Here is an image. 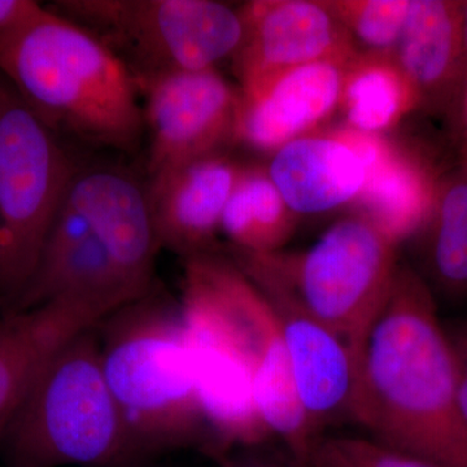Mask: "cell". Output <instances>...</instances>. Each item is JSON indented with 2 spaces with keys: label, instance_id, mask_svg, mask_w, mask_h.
Wrapping results in <instances>:
<instances>
[{
  "label": "cell",
  "instance_id": "obj_11",
  "mask_svg": "<svg viewBox=\"0 0 467 467\" xmlns=\"http://www.w3.org/2000/svg\"><path fill=\"white\" fill-rule=\"evenodd\" d=\"M66 201L109 252L131 299L143 296L158 284L155 265L161 248L146 181L125 165L79 161Z\"/></svg>",
  "mask_w": 467,
  "mask_h": 467
},
{
  "label": "cell",
  "instance_id": "obj_7",
  "mask_svg": "<svg viewBox=\"0 0 467 467\" xmlns=\"http://www.w3.org/2000/svg\"><path fill=\"white\" fill-rule=\"evenodd\" d=\"M79 161L0 76V304L32 278Z\"/></svg>",
  "mask_w": 467,
  "mask_h": 467
},
{
  "label": "cell",
  "instance_id": "obj_14",
  "mask_svg": "<svg viewBox=\"0 0 467 467\" xmlns=\"http://www.w3.org/2000/svg\"><path fill=\"white\" fill-rule=\"evenodd\" d=\"M241 169L242 164L223 152L147 178L160 248L181 260L217 251L223 211Z\"/></svg>",
  "mask_w": 467,
  "mask_h": 467
},
{
  "label": "cell",
  "instance_id": "obj_28",
  "mask_svg": "<svg viewBox=\"0 0 467 467\" xmlns=\"http://www.w3.org/2000/svg\"><path fill=\"white\" fill-rule=\"evenodd\" d=\"M39 5L33 0H0V33L23 20Z\"/></svg>",
  "mask_w": 467,
  "mask_h": 467
},
{
  "label": "cell",
  "instance_id": "obj_22",
  "mask_svg": "<svg viewBox=\"0 0 467 467\" xmlns=\"http://www.w3.org/2000/svg\"><path fill=\"white\" fill-rule=\"evenodd\" d=\"M416 238L422 244L427 287L451 299L467 295V160L441 178L431 216ZM414 238V239H416Z\"/></svg>",
  "mask_w": 467,
  "mask_h": 467
},
{
  "label": "cell",
  "instance_id": "obj_9",
  "mask_svg": "<svg viewBox=\"0 0 467 467\" xmlns=\"http://www.w3.org/2000/svg\"><path fill=\"white\" fill-rule=\"evenodd\" d=\"M138 90L149 135L147 177L236 143L241 92L217 69L169 73L147 79Z\"/></svg>",
  "mask_w": 467,
  "mask_h": 467
},
{
  "label": "cell",
  "instance_id": "obj_13",
  "mask_svg": "<svg viewBox=\"0 0 467 467\" xmlns=\"http://www.w3.org/2000/svg\"><path fill=\"white\" fill-rule=\"evenodd\" d=\"M247 276L275 312L301 407L310 429L322 438V427L350 420L358 361L348 346L290 292L260 276Z\"/></svg>",
  "mask_w": 467,
  "mask_h": 467
},
{
  "label": "cell",
  "instance_id": "obj_16",
  "mask_svg": "<svg viewBox=\"0 0 467 467\" xmlns=\"http://www.w3.org/2000/svg\"><path fill=\"white\" fill-rule=\"evenodd\" d=\"M57 299L91 301L113 310L133 301L109 252L67 201L55 218L32 278L5 310L30 309Z\"/></svg>",
  "mask_w": 467,
  "mask_h": 467
},
{
  "label": "cell",
  "instance_id": "obj_24",
  "mask_svg": "<svg viewBox=\"0 0 467 467\" xmlns=\"http://www.w3.org/2000/svg\"><path fill=\"white\" fill-rule=\"evenodd\" d=\"M325 5L358 50L364 47L362 54H395L409 0H334Z\"/></svg>",
  "mask_w": 467,
  "mask_h": 467
},
{
  "label": "cell",
  "instance_id": "obj_4",
  "mask_svg": "<svg viewBox=\"0 0 467 467\" xmlns=\"http://www.w3.org/2000/svg\"><path fill=\"white\" fill-rule=\"evenodd\" d=\"M95 326L58 353L8 420L5 467H146L104 377Z\"/></svg>",
  "mask_w": 467,
  "mask_h": 467
},
{
  "label": "cell",
  "instance_id": "obj_2",
  "mask_svg": "<svg viewBox=\"0 0 467 467\" xmlns=\"http://www.w3.org/2000/svg\"><path fill=\"white\" fill-rule=\"evenodd\" d=\"M0 76L60 138L128 153L142 140L140 94L128 67L45 5L0 33Z\"/></svg>",
  "mask_w": 467,
  "mask_h": 467
},
{
  "label": "cell",
  "instance_id": "obj_23",
  "mask_svg": "<svg viewBox=\"0 0 467 467\" xmlns=\"http://www.w3.org/2000/svg\"><path fill=\"white\" fill-rule=\"evenodd\" d=\"M296 213L288 208L264 165H242L223 211L221 233L230 247L251 254L281 251L296 226Z\"/></svg>",
  "mask_w": 467,
  "mask_h": 467
},
{
  "label": "cell",
  "instance_id": "obj_15",
  "mask_svg": "<svg viewBox=\"0 0 467 467\" xmlns=\"http://www.w3.org/2000/svg\"><path fill=\"white\" fill-rule=\"evenodd\" d=\"M339 61H318L281 73L241 92L236 143L261 152H275L339 109L344 70Z\"/></svg>",
  "mask_w": 467,
  "mask_h": 467
},
{
  "label": "cell",
  "instance_id": "obj_8",
  "mask_svg": "<svg viewBox=\"0 0 467 467\" xmlns=\"http://www.w3.org/2000/svg\"><path fill=\"white\" fill-rule=\"evenodd\" d=\"M180 304L208 454L260 447L272 432L261 416L247 339L227 306L208 254L182 260Z\"/></svg>",
  "mask_w": 467,
  "mask_h": 467
},
{
  "label": "cell",
  "instance_id": "obj_10",
  "mask_svg": "<svg viewBox=\"0 0 467 467\" xmlns=\"http://www.w3.org/2000/svg\"><path fill=\"white\" fill-rule=\"evenodd\" d=\"M211 260L221 292L247 339L261 416L272 435L284 442L294 463L309 467L321 438L310 429L301 407L275 312L229 254L213 251Z\"/></svg>",
  "mask_w": 467,
  "mask_h": 467
},
{
  "label": "cell",
  "instance_id": "obj_21",
  "mask_svg": "<svg viewBox=\"0 0 467 467\" xmlns=\"http://www.w3.org/2000/svg\"><path fill=\"white\" fill-rule=\"evenodd\" d=\"M420 106L393 55L359 54L347 64L339 109L349 128L382 135Z\"/></svg>",
  "mask_w": 467,
  "mask_h": 467
},
{
  "label": "cell",
  "instance_id": "obj_26",
  "mask_svg": "<svg viewBox=\"0 0 467 467\" xmlns=\"http://www.w3.org/2000/svg\"><path fill=\"white\" fill-rule=\"evenodd\" d=\"M444 327L453 355L461 414L467 425V321L451 322Z\"/></svg>",
  "mask_w": 467,
  "mask_h": 467
},
{
  "label": "cell",
  "instance_id": "obj_5",
  "mask_svg": "<svg viewBox=\"0 0 467 467\" xmlns=\"http://www.w3.org/2000/svg\"><path fill=\"white\" fill-rule=\"evenodd\" d=\"M399 245L356 213L331 226L303 252L251 254L229 247L243 273L290 292L330 327L358 359L398 273Z\"/></svg>",
  "mask_w": 467,
  "mask_h": 467
},
{
  "label": "cell",
  "instance_id": "obj_12",
  "mask_svg": "<svg viewBox=\"0 0 467 467\" xmlns=\"http://www.w3.org/2000/svg\"><path fill=\"white\" fill-rule=\"evenodd\" d=\"M239 11L243 38L232 61L241 92L295 67L361 54L325 2L254 0Z\"/></svg>",
  "mask_w": 467,
  "mask_h": 467
},
{
  "label": "cell",
  "instance_id": "obj_1",
  "mask_svg": "<svg viewBox=\"0 0 467 467\" xmlns=\"http://www.w3.org/2000/svg\"><path fill=\"white\" fill-rule=\"evenodd\" d=\"M350 420L368 438L439 467H467V425L431 290L399 266L358 359Z\"/></svg>",
  "mask_w": 467,
  "mask_h": 467
},
{
  "label": "cell",
  "instance_id": "obj_18",
  "mask_svg": "<svg viewBox=\"0 0 467 467\" xmlns=\"http://www.w3.org/2000/svg\"><path fill=\"white\" fill-rule=\"evenodd\" d=\"M267 173L294 213H324L355 202L367 171L333 133L306 135L272 153Z\"/></svg>",
  "mask_w": 467,
  "mask_h": 467
},
{
  "label": "cell",
  "instance_id": "obj_6",
  "mask_svg": "<svg viewBox=\"0 0 467 467\" xmlns=\"http://www.w3.org/2000/svg\"><path fill=\"white\" fill-rule=\"evenodd\" d=\"M48 8L99 38L137 86L169 73L217 69L243 38L239 8L213 0H58Z\"/></svg>",
  "mask_w": 467,
  "mask_h": 467
},
{
  "label": "cell",
  "instance_id": "obj_27",
  "mask_svg": "<svg viewBox=\"0 0 467 467\" xmlns=\"http://www.w3.org/2000/svg\"><path fill=\"white\" fill-rule=\"evenodd\" d=\"M217 461L223 467H299L285 465L275 457L260 451L259 447L233 451Z\"/></svg>",
  "mask_w": 467,
  "mask_h": 467
},
{
  "label": "cell",
  "instance_id": "obj_25",
  "mask_svg": "<svg viewBox=\"0 0 467 467\" xmlns=\"http://www.w3.org/2000/svg\"><path fill=\"white\" fill-rule=\"evenodd\" d=\"M309 467H439L371 438L322 436Z\"/></svg>",
  "mask_w": 467,
  "mask_h": 467
},
{
  "label": "cell",
  "instance_id": "obj_30",
  "mask_svg": "<svg viewBox=\"0 0 467 467\" xmlns=\"http://www.w3.org/2000/svg\"><path fill=\"white\" fill-rule=\"evenodd\" d=\"M463 104H465V119L467 129V67H466V81H465V98H463Z\"/></svg>",
  "mask_w": 467,
  "mask_h": 467
},
{
  "label": "cell",
  "instance_id": "obj_20",
  "mask_svg": "<svg viewBox=\"0 0 467 467\" xmlns=\"http://www.w3.org/2000/svg\"><path fill=\"white\" fill-rule=\"evenodd\" d=\"M463 2L409 0L395 57L420 104L451 91L466 60Z\"/></svg>",
  "mask_w": 467,
  "mask_h": 467
},
{
  "label": "cell",
  "instance_id": "obj_3",
  "mask_svg": "<svg viewBox=\"0 0 467 467\" xmlns=\"http://www.w3.org/2000/svg\"><path fill=\"white\" fill-rule=\"evenodd\" d=\"M104 377L135 442L150 460L207 450L180 300L159 284L95 326Z\"/></svg>",
  "mask_w": 467,
  "mask_h": 467
},
{
  "label": "cell",
  "instance_id": "obj_17",
  "mask_svg": "<svg viewBox=\"0 0 467 467\" xmlns=\"http://www.w3.org/2000/svg\"><path fill=\"white\" fill-rule=\"evenodd\" d=\"M110 312L101 304L73 299L5 310L0 317V434L58 353Z\"/></svg>",
  "mask_w": 467,
  "mask_h": 467
},
{
  "label": "cell",
  "instance_id": "obj_19",
  "mask_svg": "<svg viewBox=\"0 0 467 467\" xmlns=\"http://www.w3.org/2000/svg\"><path fill=\"white\" fill-rule=\"evenodd\" d=\"M441 178L422 156L389 140L377 164L367 171L364 189L353 202L359 216L399 245L422 232Z\"/></svg>",
  "mask_w": 467,
  "mask_h": 467
},
{
  "label": "cell",
  "instance_id": "obj_29",
  "mask_svg": "<svg viewBox=\"0 0 467 467\" xmlns=\"http://www.w3.org/2000/svg\"><path fill=\"white\" fill-rule=\"evenodd\" d=\"M462 36L463 46H465V54L467 60V2H463Z\"/></svg>",
  "mask_w": 467,
  "mask_h": 467
}]
</instances>
